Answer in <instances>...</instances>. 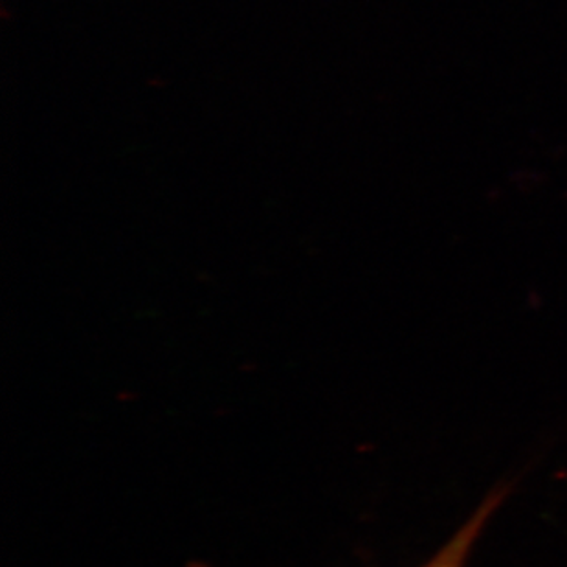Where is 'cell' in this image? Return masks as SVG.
Returning a JSON list of instances; mask_svg holds the SVG:
<instances>
[{
	"mask_svg": "<svg viewBox=\"0 0 567 567\" xmlns=\"http://www.w3.org/2000/svg\"><path fill=\"white\" fill-rule=\"evenodd\" d=\"M507 491L498 488L493 494H488L487 499L474 511L471 518L466 519L465 525L450 538L429 563L421 567H466L471 560L472 551L476 547L483 530L487 529L488 522L494 513L504 504ZM186 567H209L208 564L192 563Z\"/></svg>",
	"mask_w": 567,
	"mask_h": 567,
	"instance_id": "obj_1",
	"label": "cell"
}]
</instances>
